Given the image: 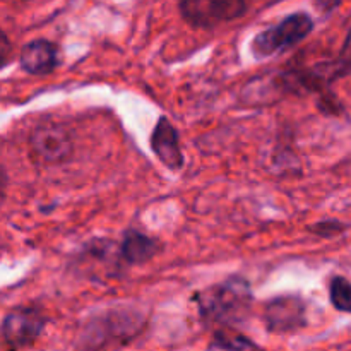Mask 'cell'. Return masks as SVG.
<instances>
[{
	"instance_id": "cell-10",
	"label": "cell",
	"mask_w": 351,
	"mask_h": 351,
	"mask_svg": "<svg viewBox=\"0 0 351 351\" xmlns=\"http://www.w3.org/2000/svg\"><path fill=\"white\" fill-rule=\"evenodd\" d=\"M160 252L156 240L137 230H129L120 243V256L127 264H144Z\"/></svg>"
},
{
	"instance_id": "cell-14",
	"label": "cell",
	"mask_w": 351,
	"mask_h": 351,
	"mask_svg": "<svg viewBox=\"0 0 351 351\" xmlns=\"http://www.w3.org/2000/svg\"><path fill=\"white\" fill-rule=\"evenodd\" d=\"M0 47H2V65H7V62H9V38L5 34H2Z\"/></svg>"
},
{
	"instance_id": "cell-7",
	"label": "cell",
	"mask_w": 351,
	"mask_h": 351,
	"mask_svg": "<svg viewBox=\"0 0 351 351\" xmlns=\"http://www.w3.org/2000/svg\"><path fill=\"white\" fill-rule=\"evenodd\" d=\"M141 328L139 314L130 312L127 308L122 311H110L105 317H95L91 324L84 331V345H91V341H101L105 345L106 339H125L134 336Z\"/></svg>"
},
{
	"instance_id": "cell-3",
	"label": "cell",
	"mask_w": 351,
	"mask_h": 351,
	"mask_svg": "<svg viewBox=\"0 0 351 351\" xmlns=\"http://www.w3.org/2000/svg\"><path fill=\"white\" fill-rule=\"evenodd\" d=\"M247 5L240 0H187L178 3L182 17L194 27L213 29L219 24L230 23L245 16Z\"/></svg>"
},
{
	"instance_id": "cell-5",
	"label": "cell",
	"mask_w": 351,
	"mask_h": 351,
	"mask_svg": "<svg viewBox=\"0 0 351 351\" xmlns=\"http://www.w3.org/2000/svg\"><path fill=\"white\" fill-rule=\"evenodd\" d=\"M47 315L38 307L23 305L5 314L2 321L3 341L12 348H26L33 345L43 332Z\"/></svg>"
},
{
	"instance_id": "cell-11",
	"label": "cell",
	"mask_w": 351,
	"mask_h": 351,
	"mask_svg": "<svg viewBox=\"0 0 351 351\" xmlns=\"http://www.w3.org/2000/svg\"><path fill=\"white\" fill-rule=\"evenodd\" d=\"M206 351H264L261 346L242 332L230 328H221L215 332Z\"/></svg>"
},
{
	"instance_id": "cell-12",
	"label": "cell",
	"mask_w": 351,
	"mask_h": 351,
	"mask_svg": "<svg viewBox=\"0 0 351 351\" xmlns=\"http://www.w3.org/2000/svg\"><path fill=\"white\" fill-rule=\"evenodd\" d=\"M329 297L336 311L351 314V283L346 278L335 276L329 283Z\"/></svg>"
},
{
	"instance_id": "cell-9",
	"label": "cell",
	"mask_w": 351,
	"mask_h": 351,
	"mask_svg": "<svg viewBox=\"0 0 351 351\" xmlns=\"http://www.w3.org/2000/svg\"><path fill=\"white\" fill-rule=\"evenodd\" d=\"M19 64L23 71L33 75L50 74L58 65L57 45L48 40H33L24 45L19 53Z\"/></svg>"
},
{
	"instance_id": "cell-13",
	"label": "cell",
	"mask_w": 351,
	"mask_h": 351,
	"mask_svg": "<svg viewBox=\"0 0 351 351\" xmlns=\"http://www.w3.org/2000/svg\"><path fill=\"white\" fill-rule=\"evenodd\" d=\"M345 226L341 225L339 221H335V219H329V221H321L317 225L311 226L312 232L319 237H332V235H338Z\"/></svg>"
},
{
	"instance_id": "cell-8",
	"label": "cell",
	"mask_w": 351,
	"mask_h": 351,
	"mask_svg": "<svg viewBox=\"0 0 351 351\" xmlns=\"http://www.w3.org/2000/svg\"><path fill=\"white\" fill-rule=\"evenodd\" d=\"M151 149L158 160L171 171L184 168V153L180 147V136L167 117H160L151 134Z\"/></svg>"
},
{
	"instance_id": "cell-6",
	"label": "cell",
	"mask_w": 351,
	"mask_h": 351,
	"mask_svg": "<svg viewBox=\"0 0 351 351\" xmlns=\"http://www.w3.org/2000/svg\"><path fill=\"white\" fill-rule=\"evenodd\" d=\"M263 321L271 332H293L305 328V302L297 295L271 298L263 311Z\"/></svg>"
},
{
	"instance_id": "cell-1",
	"label": "cell",
	"mask_w": 351,
	"mask_h": 351,
	"mask_svg": "<svg viewBox=\"0 0 351 351\" xmlns=\"http://www.w3.org/2000/svg\"><path fill=\"white\" fill-rule=\"evenodd\" d=\"M199 315L208 324H235L245 319L252 307V291L245 278L232 276L199 291L194 297Z\"/></svg>"
},
{
	"instance_id": "cell-4",
	"label": "cell",
	"mask_w": 351,
	"mask_h": 351,
	"mask_svg": "<svg viewBox=\"0 0 351 351\" xmlns=\"http://www.w3.org/2000/svg\"><path fill=\"white\" fill-rule=\"evenodd\" d=\"M29 144L38 160L48 165L67 161L74 151V137L67 125L58 122H47L36 125L31 132Z\"/></svg>"
},
{
	"instance_id": "cell-2",
	"label": "cell",
	"mask_w": 351,
	"mask_h": 351,
	"mask_svg": "<svg viewBox=\"0 0 351 351\" xmlns=\"http://www.w3.org/2000/svg\"><path fill=\"white\" fill-rule=\"evenodd\" d=\"M312 29H314V19L307 12H293L276 26L257 33L250 43V51L256 58L281 53L304 41L312 33Z\"/></svg>"
}]
</instances>
